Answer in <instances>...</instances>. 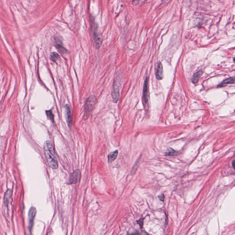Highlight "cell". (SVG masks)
<instances>
[{
	"label": "cell",
	"instance_id": "obj_1",
	"mask_svg": "<svg viewBox=\"0 0 235 235\" xmlns=\"http://www.w3.org/2000/svg\"><path fill=\"white\" fill-rule=\"evenodd\" d=\"M44 152L48 165L51 168L57 169L58 164L55 156L54 146L50 141H46L45 142Z\"/></svg>",
	"mask_w": 235,
	"mask_h": 235
},
{
	"label": "cell",
	"instance_id": "obj_2",
	"mask_svg": "<svg viewBox=\"0 0 235 235\" xmlns=\"http://www.w3.org/2000/svg\"><path fill=\"white\" fill-rule=\"evenodd\" d=\"M97 102V98L94 95H91L88 98L85 105V116H86L87 118L94 109Z\"/></svg>",
	"mask_w": 235,
	"mask_h": 235
},
{
	"label": "cell",
	"instance_id": "obj_3",
	"mask_svg": "<svg viewBox=\"0 0 235 235\" xmlns=\"http://www.w3.org/2000/svg\"><path fill=\"white\" fill-rule=\"evenodd\" d=\"M93 41L96 48H99L102 44V39L101 35L100 34L97 27H95L93 32Z\"/></svg>",
	"mask_w": 235,
	"mask_h": 235
},
{
	"label": "cell",
	"instance_id": "obj_4",
	"mask_svg": "<svg viewBox=\"0 0 235 235\" xmlns=\"http://www.w3.org/2000/svg\"><path fill=\"white\" fill-rule=\"evenodd\" d=\"M119 82L117 81V80H115V82H114L113 89H112V98H113L114 102L115 103L117 102L119 98Z\"/></svg>",
	"mask_w": 235,
	"mask_h": 235
},
{
	"label": "cell",
	"instance_id": "obj_5",
	"mask_svg": "<svg viewBox=\"0 0 235 235\" xmlns=\"http://www.w3.org/2000/svg\"><path fill=\"white\" fill-rule=\"evenodd\" d=\"M81 177V173L80 170L76 169L71 173L69 178L70 184H76L79 181Z\"/></svg>",
	"mask_w": 235,
	"mask_h": 235
},
{
	"label": "cell",
	"instance_id": "obj_6",
	"mask_svg": "<svg viewBox=\"0 0 235 235\" xmlns=\"http://www.w3.org/2000/svg\"><path fill=\"white\" fill-rule=\"evenodd\" d=\"M149 91H148V79L147 78L145 81L144 85L143 88V102L145 104L147 105L148 102L149 97Z\"/></svg>",
	"mask_w": 235,
	"mask_h": 235
},
{
	"label": "cell",
	"instance_id": "obj_7",
	"mask_svg": "<svg viewBox=\"0 0 235 235\" xmlns=\"http://www.w3.org/2000/svg\"><path fill=\"white\" fill-rule=\"evenodd\" d=\"M37 213V210L34 207H32L30 209L29 213H28V227L30 231H31L32 227H33V222L35 216Z\"/></svg>",
	"mask_w": 235,
	"mask_h": 235
},
{
	"label": "cell",
	"instance_id": "obj_8",
	"mask_svg": "<svg viewBox=\"0 0 235 235\" xmlns=\"http://www.w3.org/2000/svg\"><path fill=\"white\" fill-rule=\"evenodd\" d=\"M156 76L158 80H161L163 78V68L162 64L159 62L157 63L155 68Z\"/></svg>",
	"mask_w": 235,
	"mask_h": 235
},
{
	"label": "cell",
	"instance_id": "obj_9",
	"mask_svg": "<svg viewBox=\"0 0 235 235\" xmlns=\"http://www.w3.org/2000/svg\"><path fill=\"white\" fill-rule=\"evenodd\" d=\"M66 115H67V121L68 124L69 126H71L72 123V116L70 107L68 105L66 106Z\"/></svg>",
	"mask_w": 235,
	"mask_h": 235
},
{
	"label": "cell",
	"instance_id": "obj_10",
	"mask_svg": "<svg viewBox=\"0 0 235 235\" xmlns=\"http://www.w3.org/2000/svg\"><path fill=\"white\" fill-rule=\"evenodd\" d=\"M118 155V151L115 150L114 152L109 153L108 155V162L109 163H112L116 159Z\"/></svg>",
	"mask_w": 235,
	"mask_h": 235
},
{
	"label": "cell",
	"instance_id": "obj_11",
	"mask_svg": "<svg viewBox=\"0 0 235 235\" xmlns=\"http://www.w3.org/2000/svg\"><path fill=\"white\" fill-rule=\"evenodd\" d=\"M202 71H199L197 72L196 73H195L192 77V81L193 84H196V83H198V81L199 79L201 77V75H202Z\"/></svg>",
	"mask_w": 235,
	"mask_h": 235
},
{
	"label": "cell",
	"instance_id": "obj_12",
	"mask_svg": "<svg viewBox=\"0 0 235 235\" xmlns=\"http://www.w3.org/2000/svg\"><path fill=\"white\" fill-rule=\"evenodd\" d=\"M235 83V76L232 77L230 78L227 79L226 80H224L221 84L219 85V87H221V86H224L226 85L231 84H233V83Z\"/></svg>",
	"mask_w": 235,
	"mask_h": 235
},
{
	"label": "cell",
	"instance_id": "obj_13",
	"mask_svg": "<svg viewBox=\"0 0 235 235\" xmlns=\"http://www.w3.org/2000/svg\"><path fill=\"white\" fill-rule=\"evenodd\" d=\"M11 194L12 192L11 191V190H8V191H7V192L5 193V203H6V204L8 203V202H9V199H10L11 196Z\"/></svg>",
	"mask_w": 235,
	"mask_h": 235
},
{
	"label": "cell",
	"instance_id": "obj_14",
	"mask_svg": "<svg viewBox=\"0 0 235 235\" xmlns=\"http://www.w3.org/2000/svg\"><path fill=\"white\" fill-rule=\"evenodd\" d=\"M46 114L48 118L51 120V121H54V115L52 113V110H48L46 111Z\"/></svg>",
	"mask_w": 235,
	"mask_h": 235
},
{
	"label": "cell",
	"instance_id": "obj_15",
	"mask_svg": "<svg viewBox=\"0 0 235 235\" xmlns=\"http://www.w3.org/2000/svg\"><path fill=\"white\" fill-rule=\"evenodd\" d=\"M59 55L58 54H57L56 52H53L51 55V57L50 58L51 59V60L53 62H55L59 59Z\"/></svg>",
	"mask_w": 235,
	"mask_h": 235
},
{
	"label": "cell",
	"instance_id": "obj_16",
	"mask_svg": "<svg viewBox=\"0 0 235 235\" xmlns=\"http://www.w3.org/2000/svg\"><path fill=\"white\" fill-rule=\"evenodd\" d=\"M166 156H174L176 154V151L173 149L172 148H169L168 149L167 152L165 153Z\"/></svg>",
	"mask_w": 235,
	"mask_h": 235
},
{
	"label": "cell",
	"instance_id": "obj_17",
	"mask_svg": "<svg viewBox=\"0 0 235 235\" xmlns=\"http://www.w3.org/2000/svg\"><path fill=\"white\" fill-rule=\"evenodd\" d=\"M56 47L58 50V51H60V52L66 53V51H67V50L65 49L64 48L62 45H60V44L56 45Z\"/></svg>",
	"mask_w": 235,
	"mask_h": 235
},
{
	"label": "cell",
	"instance_id": "obj_18",
	"mask_svg": "<svg viewBox=\"0 0 235 235\" xmlns=\"http://www.w3.org/2000/svg\"><path fill=\"white\" fill-rule=\"evenodd\" d=\"M144 219L145 218H141L140 219L136 221V222L137 223L138 225L140 226L141 229H142L143 228Z\"/></svg>",
	"mask_w": 235,
	"mask_h": 235
},
{
	"label": "cell",
	"instance_id": "obj_19",
	"mask_svg": "<svg viewBox=\"0 0 235 235\" xmlns=\"http://www.w3.org/2000/svg\"><path fill=\"white\" fill-rule=\"evenodd\" d=\"M158 198H159V200L162 202H164L165 201V196L164 194H162L161 195L158 196Z\"/></svg>",
	"mask_w": 235,
	"mask_h": 235
},
{
	"label": "cell",
	"instance_id": "obj_20",
	"mask_svg": "<svg viewBox=\"0 0 235 235\" xmlns=\"http://www.w3.org/2000/svg\"><path fill=\"white\" fill-rule=\"evenodd\" d=\"M140 0H133V3H138Z\"/></svg>",
	"mask_w": 235,
	"mask_h": 235
},
{
	"label": "cell",
	"instance_id": "obj_21",
	"mask_svg": "<svg viewBox=\"0 0 235 235\" xmlns=\"http://www.w3.org/2000/svg\"><path fill=\"white\" fill-rule=\"evenodd\" d=\"M232 165L235 170V160H233V162L232 163Z\"/></svg>",
	"mask_w": 235,
	"mask_h": 235
},
{
	"label": "cell",
	"instance_id": "obj_22",
	"mask_svg": "<svg viewBox=\"0 0 235 235\" xmlns=\"http://www.w3.org/2000/svg\"><path fill=\"white\" fill-rule=\"evenodd\" d=\"M234 60L235 61V58H234Z\"/></svg>",
	"mask_w": 235,
	"mask_h": 235
}]
</instances>
